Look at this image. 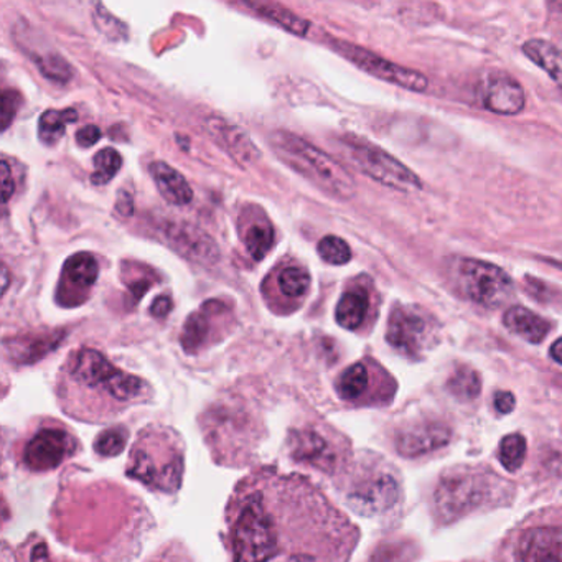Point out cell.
Listing matches in <instances>:
<instances>
[{"label":"cell","instance_id":"1","mask_svg":"<svg viewBox=\"0 0 562 562\" xmlns=\"http://www.w3.org/2000/svg\"><path fill=\"white\" fill-rule=\"evenodd\" d=\"M226 525L233 562H345L351 549L347 518L299 475L245 480Z\"/></svg>","mask_w":562,"mask_h":562},{"label":"cell","instance_id":"2","mask_svg":"<svg viewBox=\"0 0 562 562\" xmlns=\"http://www.w3.org/2000/svg\"><path fill=\"white\" fill-rule=\"evenodd\" d=\"M68 380L81 391L80 403L68 414L88 423H103L134 404L149 400L146 381L114 367L103 353L81 348L67 367Z\"/></svg>","mask_w":562,"mask_h":562},{"label":"cell","instance_id":"3","mask_svg":"<svg viewBox=\"0 0 562 562\" xmlns=\"http://www.w3.org/2000/svg\"><path fill=\"white\" fill-rule=\"evenodd\" d=\"M127 475L164 493H176L182 485L183 446L169 427L150 426L137 437L131 450Z\"/></svg>","mask_w":562,"mask_h":562},{"label":"cell","instance_id":"4","mask_svg":"<svg viewBox=\"0 0 562 562\" xmlns=\"http://www.w3.org/2000/svg\"><path fill=\"white\" fill-rule=\"evenodd\" d=\"M271 147L282 162L338 200H350L357 192L353 177L324 150L292 133H274Z\"/></svg>","mask_w":562,"mask_h":562},{"label":"cell","instance_id":"5","mask_svg":"<svg viewBox=\"0 0 562 562\" xmlns=\"http://www.w3.org/2000/svg\"><path fill=\"white\" fill-rule=\"evenodd\" d=\"M503 480L488 472H452L440 480L434 496L436 512L442 521L462 518L473 509L482 508L495 499L496 495H505Z\"/></svg>","mask_w":562,"mask_h":562},{"label":"cell","instance_id":"6","mask_svg":"<svg viewBox=\"0 0 562 562\" xmlns=\"http://www.w3.org/2000/svg\"><path fill=\"white\" fill-rule=\"evenodd\" d=\"M344 146L351 162L374 182L404 193L423 190L419 177L381 147L351 136L345 137Z\"/></svg>","mask_w":562,"mask_h":562},{"label":"cell","instance_id":"7","mask_svg":"<svg viewBox=\"0 0 562 562\" xmlns=\"http://www.w3.org/2000/svg\"><path fill=\"white\" fill-rule=\"evenodd\" d=\"M457 282L470 301L486 308L502 307L515 294L508 272L480 259H460Z\"/></svg>","mask_w":562,"mask_h":562},{"label":"cell","instance_id":"8","mask_svg":"<svg viewBox=\"0 0 562 562\" xmlns=\"http://www.w3.org/2000/svg\"><path fill=\"white\" fill-rule=\"evenodd\" d=\"M401 499V485L387 469H370L358 473L347 490V502L363 516H380Z\"/></svg>","mask_w":562,"mask_h":562},{"label":"cell","instance_id":"9","mask_svg":"<svg viewBox=\"0 0 562 562\" xmlns=\"http://www.w3.org/2000/svg\"><path fill=\"white\" fill-rule=\"evenodd\" d=\"M328 45L338 55L347 58L364 74L371 75L378 80L396 85V87L404 88V90L416 91V93H424L429 87V80L419 71L384 60V58L378 57L376 54L367 50V48L358 47V45L350 44V42L338 41V38H328Z\"/></svg>","mask_w":562,"mask_h":562},{"label":"cell","instance_id":"10","mask_svg":"<svg viewBox=\"0 0 562 562\" xmlns=\"http://www.w3.org/2000/svg\"><path fill=\"white\" fill-rule=\"evenodd\" d=\"M436 325L414 305H397L387 321L386 340L406 357H417L436 341Z\"/></svg>","mask_w":562,"mask_h":562},{"label":"cell","instance_id":"11","mask_svg":"<svg viewBox=\"0 0 562 562\" xmlns=\"http://www.w3.org/2000/svg\"><path fill=\"white\" fill-rule=\"evenodd\" d=\"M78 440L61 426H44L35 430L25 442L22 460L32 472H48L75 456Z\"/></svg>","mask_w":562,"mask_h":562},{"label":"cell","instance_id":"12","mask_svg":"<svg viewBox=\"0 0 562 562\" xmlns=\"http://www.w3.org/2000/svg\"><path fill=\"white\" fill-rule=\"evenodd\" d=\"M162 236L170 248L196 265L215 266L220 261V248L215 239L192 223H166Z\"/></svg>","mask_w":562,"mask_h":562},{"label":"cell","instance_id":"13","mask_svg":"<svg viewBox=\"0 0 562 562\" xmlns=\"http://www.w3.org/2000/svg\"><path fill=\"white\" fill-rule=\"evenodd\" d=\"M518 562H562V525L546 522L525 529L515 548Z\"/></svg>","mask_w":562,"mask_h":562},{"label":"cell","instance_id":"14","mask_svg":"<svg viewBox=\"0 0 562 562\" xmlns=\"http://www.w3.org/2000/svg\"><path fill=\"white\" fill-rule=\"evenodd\" d=\"M292 457L327 473L337 472L344 463L338 446L317 429L297 430L292 434Z\"/></svg>","mask_w":562,"mask_h":562},{"label":"cell","instance_id":"15","mask_svg":"<svg viewBox=\"0 0 562 562\" xmlns=\"http://www.w3.org/2000/svg\"><path fill=\"white\" fill-rule=\"evenodd\" d=\"M450 430L439 420H420L400 430L396 449L404 457H419L446 446Z\"/></svg>","mask_w":562,"mask_h":562},{"label":"cell","instance_id":"16","mask_svg":"<svg viewBox=\"0 0 562 562\" xmlns=\"http://www.w3.org/2000/svg\"><path fill=\"white\" fill-rule=\"evenodd\" d=\"M206 133L213 143L225 150L235 162L251 166L261 157L256 144L249 139L245 131L223 117H209L205 123Z\"/></svg>","mask_w":562,"mask_h":562},{"label":"cell","instance_id":"17","mask_svg":"<svg viewBox=\"0 0 562 562\" xmlns=\"http://www.w3.org/2000/svg\"><path fill=\"white\" fill-rule=\"evenodd\" d=\"M482 103L492 113L515 116L525 110V91L512 77L495 75L483 87Z\"/></svg>","mask_w":562,"mask_h":562},{"label":"cell","instance_id":"18","mask_svg":"<svg viewBox=\"0 0 562 562\" xmlns=\"http://www.w3.org/2000/svg\"><path fill=\"white\" fill-rule=\"evenodd\" d=\"M149 172L157 190L167 203L173 206H186L192 202V187L179 170L173 169L166 162H153Z\"/></svg>","mask_w":562,"mask_h":562},{"label":"cell","instance_id":"19","mask_svg":"<svg viewBox=\"0 0 562 562\" xmlns=\"http://www.w3.org/2000/svg\"><path fill=\"white\" fill-rule=\"evenodd\" d=\"M239 8L248 9L252 14L278 27L284 29L289 34L297 35V37H305L311 31V22L305 19L299 18L294 12L285 9L284 5L274 4V2H239Z\"/></svg>","mask_w":562,"mask_h":562},{"label":"cell","instance_id":"20","mask_svg":"<svg viewBox=\"0 0 562 562\" xmlns=\"http://www.w3.org/2000/svg\"><path fill=\"white\" fill-rule=\"evenodd\" d=\"M503 324L509 331L525 338L529 344H541L549 334V324L541 315L519 305L506 311Z\"/></svg>","mask_w":562,"mask_h":562},{"label":"cell","instance_id":"21","mask_svg":"<svg viewBox=\"0 0 562 562\" xmlns=\"http://www.w3.org/2000/svg\"><path fill=\"white\" fill-rule=\"evenodd\" d=\"M368 305H370V301H368V294L363 289L345 292L335 308V318H337L338 325L347 330H357L367 317Z\"/></svg>","mask_w":562,"mask_h":562},{"label":"cell","instance_id":"22","mask_svg":"<svg viewBox=\"0 0 562 562\" xmlns=\"http://www.w3.org/2000/svg\"><path fill=\"white\" fill-rule=\"evenodd\" d=\"M526 57L544 70L559 87H562V52L549 42L529 41L522 45Z\"/></svg>","mask_w":562,"mask_h":562},{"label":"cell","instance_id":"23","mask_svg":"<svg viewBox=\"0 0 562 562\" xmlns=\"http://www.w3.org/2000/svg\"><path fill=\"white\" fill-rule=\"evenodd\" d=\"M335 387H337L338 396L341 400L357 403V401L363 400L364 394L368 393L370 371L363 363L351 364L338 376Z\"/></svg>","mask_w":562,"mask_h":562},{"label":"cell","instance_id":"24","mask_svg":"<svg viewBox=\"0 0 562 562\" xmlns=\"http://www.w3.org/2000/svg\"><path fill=\"white\" fill-rule=\"evenodd\" d=\"M77 117V111L75 110L45 111L41 120H38V139L45 146H55L64 137V134L67 133L68 124L75 123Z\"/></svg>","mask_w":562,"mask_h":562},{"label":"cell","instance_id":"25","mask_svg":"<svg viewBox=\"0 0 562 562\" xmlns=\"http://www.w3.org/2000/svg\"><path fill=\"white\" fill-rule=\"evenodd\" d=\"M64 271L68 281L80 285V288H91L100 274L97 259L90 252H77L68 258Z\"/></svg>","mask_w":562,"mask_h":562},{"label":"cell","instance_id":"26","mask_svg":"<svg viewBox=\"0 0 562 562\" xmlns=\"http://www.w3.org/2000/svg\"><path fill=\"white\" fill-rule=\"evenodd\" d=\"M450 393L462 401L475 400L482 390V381H480L479 373L470 367H460L453 371L447 383Z\"/></svg>","mask_w":562,"mask_h":562},{"label":"cell","instance_id":"27","mask_svg":"<svg viewBox=\"0 0 562 562\" xmlns=\"http://www.w3.org/2000/svg\"><path fill=\"white\" fill-rule=\"evenodd\" d=\"M94 172L91 176V183L93 186H106L108 182L116 177V173L120 172L121 166H123V159H121L120 153L113 147H108V149L100 150V153L94 156Z\"/></svg>","mask_w":562,"mask_h":562},{"label":"cell","instance_id":"28","mask_svg":"<svg viewBox=\"0 0 562 562\" xmlns=\"http://www.w3.org/2000/svg\"><path fill=\"white\" fill-rule=\"evenodd\" d=\"M526 459V440L521 434H509L499 443V462L509 472L521 469Z\"/></svg>","mask_w":562,"mask_h":562},{"label":"cell","instance_id":"29","mask_svg":"<svg viewBox=\"0 0 562 562\" xmlns=\"http://www.w3.org/2000/svg\"><path fill=\"white\" fill-rule=\"evenodd\" d=\"M318 255L328 265L344 266L351 259V249L340 236L328 235L318 241Z\"/></svg>","mask_w":562,"mask_h":562},{"label":"cell","instance_id":"30","mask_svg":"<svg viewBox=\"0 0 562 562\" xmlns=\"http://www.w3.org/2000/svg\"><path fill=\"white\" fill-rule=\"evenodd\" d=\"M308 285H311V274L299 266L285 268L279 276V288L288 297H301L307 292Z\"/></svg>","mask_w":562,"mask_h":562},{"label":"cell","instance_id":"31","mask_svg":"<svg viewBox=\"0 0 562 562\" xmlns=\"http://www.w3.org/2000/svg\"><path fill=\"white\" fill-rule=\"evenodd\" d=\"M245 243L249 255H251L256 261H261V259L268 255L272 245H274V232H272L269 225L252 226L248 235H246Z\"/></svg>","mask_w":562,"mask_h":562},{"label":"cell","instance_id":"32","mask_svg":"<svg viewBox=\"0 0 562 562\" xmlns=\"http://www.w3.org/2000/svg\"><path fill=\"white\" fill-rule=\"evenodd\" d=\"M93 19L98 31H100L104 37L111 38V41L114 42L126 41V25H124L123 22L117 21L116 18H113V15H111L103 5H94Z\"/></svg>","mask_w":562,"mask_h":562},{"label":"cell","instance_id":"33","mask_svg":"<svg viewBox=\"0 0 562 562\" xmlns=\"http://www.w3.org/2000/svg\"><path fill=\"white\" fill-rule=\"evenodd\" d=\"M127 430L124 427H113V429L104 430L98 436L94 442V450L103 457H114L123 452L126 446Z\"/></svg>","mask_w":562,"mask_h":562},{"label":"cell","instance_id":"34","mask_svg":"<svg viewBox=\"0 0 562 562\" xmlns=\"http://www.w3.org/2000/svg\"><path fill=\"white\" fill-rule=\"evenodd\" d=\"M206 321L203 315L193 314L190 315L187 321L186 327H183L182 344L183 348L190 350V348L196 347L202 344L203 338L206 335Z\"/></svg>","mask_w":562,"mask_h":562},{"label":"cell","instance_id":"35","mask_svg":"<svg viewBox=\"0 0 562 562\" xmlns=\"http://www.w3.org/2000/svg\"><path fill=\"white\" fill-rule=\"evenodd\" d=\"M22 106V98L18 91L5 90L2 93V108H0V120H2V131H8L14 117L18 116Z\"/></svg>","mask_w":562,"mask_h":562},{"label":"cell","instance_id":"36","mask_svg":"<svg viewBox=\"0 0 562 562\" xmlns=\"http://www.w3.org/2000/svg\"><path fill=\"white\" fill-rule=\"evenodd\" d=\"M0 170H2V172H0V180H2V199H4V203H8L9 200L12 199V195H14L15 180L8 160L2 159Z\"/></svg>","mask_w":562,"mask_h":562},{"label":"cell","instance_id":"37","mask_svg":"<svg viewBox=\"0 0 562 562\" xmlns=\"http://www.w3.org/2000/svg\"><path fill=\"white\" fill-rule=\"evenodd\" d=\"M101 136H103V133H101L100 127L93 126V124H90V126L81 127V130L77 133L78 146L88 149V147L100 143Z\"/></svg>","mask_w":562,"mask_h":562},{"label":"cell","instance_id":"38","mask_svg":"<svg viewBox=\"0 0 562 562\" xmlns=\"http://www.w3.org/2000/svg\"><path fill=\"white\" fill-rule=\"evenodd\" d=\"M29 562H60L55 561L48 552V546L44 541H37L29 551Z\"/></svg>","mask_w":562,"mask_h":562},{"label":"cell","instance_id":"39","mask_svg":"<svg viewBox=\"0 0 562 562\" xmlns=\"http://www.w3.org/2000/svg\"><path fill=\"white\" fill-rule=\"evenodd\" d=\"M516 400L509 391H498L495 394V407L498 413L508 414L515 409Z\"/></svg>","mask_w":562,"mask_h":562},{"label":"cell","instance_id":"40","mask_svg":"<svg viewBox=\"0 0 562 562\" xmlns=\"http://www.w3.org/2000/svg\"><path fill=\"white\" fill-rule=\"evenodd\" d=\"M170 307H172V304H170V299L167 297V295H162V297H159L156 302H154L150 312H153V315H156V317L164 318L167 314H169Z\"/></svg>","mask_w":562,"mask_h":562},{"label":"cell","instance_id":"41","mask_svg":"<svg viewBox=\"0 0 562 562\" xmlns=\"http://www.w3.org/2000/svg\"><path fill=\"white\" fill-rule=\"evenodd\" d=\"M149 562H180V561H179V558H177V555L173 554L172 549H170V551L160 552V554H157L156 558L150 559Z\"/></svg>","mask_w":562,"mask_h":562},{"label":"cell","instance_id":"42","mask_svg":"<svg viewBox=\"0 0 562 562\" xmlns=\"http://www.w3.org/2000/svg\"><path fill=\"white\" fill-rule=\"evenodd\" d=\"M551 357L552 360L562 364V338H559V340H555L554 344H552Z\"/></svg>","mask_w":562,"mask_h":562},{"label":"cell","instance_id":"43","mask_svg":"<svg viewBox=\"0 0 562 562\" xmlns=\"http://www.w3.org/2000/svg\"><path fill=\"white\" fill-rule=\"evenodd\" d=\"M2 289H4V292H5V289H8V271H5V268H4V285H2Z\"/></svg>","mask_w":562,"mask_h":562},{"label":"cell","instance_id":"44","mask_svg":"<svg viewBox=\"0 0 562 562\" xmlns=\"http://www.w3.org/2000/svg\"><path fill=\"white\" fill-rule=\"evenodd\" d=\"M552 262V266H555V268L561 269L562 271V262H555V261H549Z\"/></svg>","mask_w":562,"mask_h":562}]
</instances>
